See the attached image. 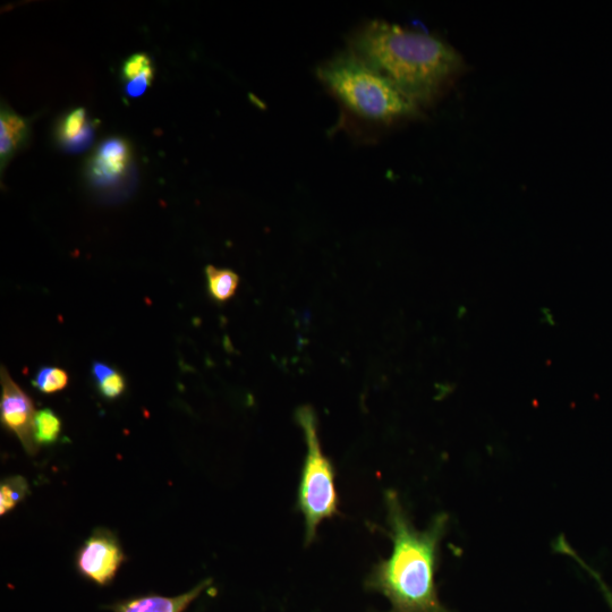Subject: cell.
I'll list each match as a JSON object with an SVG mask.
<instances>
[{
    "label": "cell",
    "instance_id": "7a4b0ae2",
    "mask_svg": "<svg viewBox=\"0 0 612 612\" xmlns=\"http://www.w3.org/2000/svg\"><path fill=\"white\" fill-rule=\"evenodd\" d=\"M387 507L393 551L374 567L369 588L384 594L395 612H448L439 601L436 586L447 516H438L428 530L419 531L408 520L395 493H388Z\"/></svg>",
    "mask_w": 612,
    "mask_h": 612
},
{
    "label": "cell",
    "instance_id": "9c48e42d",
    "mask_svg": "<svg viewBox=\"0 0 612 612\" xmlns=\"http://www.w3.org/2000/svg\"><path fill=\"white\" fill-rule=\"evenodd\" d=\"M209 581L201 583L190 592L168 598L159 595H149L119 603L114 608L115 612H183L191 603L199 597L203 590L207 589Z\"/></svg>",
    "mask_w": 612,
    "mask_h": 612
},
{
    "label": "cell",
    "instance_id": "3957f363",
    "mask_svg": "<svg viewBox=\"0 0 612 612\" xmlns=\"http://www.w3.org/2000/svg\"><path fill=\"white\" fill-rule=\"evenodd\" d=\"M317 74L348 118L369 130L384 129L422 114V109L351 49L323 62Z\"/></svg>",
    "mask_w": 612,
    "mask_h": 612
},
{
    "label": "cell",
    "instance_id": "ba28073f",
    "mask_svg": "<svg viewBox=\"0 0 612 612\" xmlns=\"http://www.w3.org/2000/svg\"><path fill=\"white\" fill-rule=\"evenodd\" d=\"M30 138V123L3 105L0 112V163L2 172L15 153L23 148Z\"/></svg>",
    "mask_w": 612,
    "mask_h": 612
},
{
    "label": "cell",
    "instance_id": "6da1fadb",
    "mask_svg": "<svg viewBox=\"0 0 612 612\" xmlns=\"http://www.w3.org/2000/svg\"><path fill=\"white\" fill-rule=\"evenodd\" d=\"M348 49L420 109L444 96L465 68L462 55L446 41L384 20L362 24Z\"/></svg>",
    "mask_w": 612,
    "mask_h": 612
},
{
    "label": "cell",
    "instance_id": "5bb4252c",
    "mask_svg": "<svg viewBox=\"0 0 612 612\" xmlns=\"http://www.w3.org/2000/svg\"><path fill=\"white\" fill-rule=\"evenodd\" d=\"M61 419L49 408L37 412L34 422V437L38 445H53L61 436Z\"/></svg>",
    "mask_w": 612,
    "mask_h": 612
},
{
    "label": "cell",
    "instance_id": "277c9868",
    "mask_svg": "<svg viewBox=\"0 0 612 612\" xmlns=\"http://www.w3.org/2000/svg\"><path fill=\"white\" fill-rule=\"evenodd\" d=\"M296 420L304 431L308 446L297 506L304 516L305 541L310 544L316 539L320 524L338 514L339 498L334 465L321 449L316 414L311 407L304 406L296 412Z\"/></svg>",
    "mask_w": 612,
    "mask_h": 612
},
{
    "label": "cell",
    "instance_id": "e0dca14e",
    "mask_svg": "<svg viewBox=\"0 0 612 612\" xmlns=\"http://www.w3.org/2000/svg\"><path fill=\"white\" fill-rule=\"evenodd\" d=\"M557 548L559 551L564 552V554L572 556L574 559H576L578 563H580L586 569V571H588L595 578V581H597L600 585V589L603 592V595H605V598L609 603V606L612 611V592L605 584V582L602 581L600 575L595 573L591 567L586 565L584 561L576 555V552L571 547H569V544L565 541V539H561L557 542Z\"/></svg>",
    "mask_w": 612,
    "mask_h": 612
},
{
    "label": "cell",
    "instance_id": "4fadbf2b",
    "mask_svg": "<svg viewBox=\"0 0 612 612\" xmlns=\"http://www.w3.org/2000/svg\"><path fill=\"white\" fill-rule=\"evenodd\" d=\"M29 493V484L22 476L4 480L0 486V515L10 513Z\"/></svg>",
    "mask_w": 612,
    "mask_h": 612
},
{
    "label": "cell",
    "instance_id": "8fae6325",
    "mask_svg": "<svg viewBox=\"0 0 612 612\" xmlns=\"http://www.w3.org/2000/svg\"><path fill=\"white\" fill-rule=\"evenodd\" d=\"M208 292L212 299L218 303H225L235 295L240 276L233 270L220 269L214 266L206 268Z\"/></svg>",
    "mask_w": 612,
    "mask_h": 612
},
{
    "label": "cell",
    "instance_id": "9a60e30c",
    "mask_svg": "<svg viewBox=\"0 0 612 612\" xmlns=\"http://www.w3.org/2000/svg\"><path fill=\"white\" fill-rule=\"evenodd\" d=\"M34 388L44 394H55L68 385V374L61 368L46 367L36 374L32 381Z\"/></svg>",
    "mask_w": 612,
    "mask_h": 612
},
{
    "label": "cell",
    "instance_id": "30bf717a",
    "mask_svg": "<svg viewBox=\"0 0 612 612\" xmlns=\"http://www.w3.org/2000/svg\"><path fill=\"white\" fill-rule=\"evenodd\" d=\"M95 136V129L89 122L84 108L73 110L59 123L57 139L67 151L79 152L88 148Z\"/></svg>",
    "mask_w": 612,
    "mask_h": 612
},
{
    "label": "cell",
    "instance_id": "52a82bcc",
    "mask_svg": "<svg viewBox=\"0 0 612 612\" xmlns=\"http://www.w3.org/2000/svg\"><path fill=\"white\" fill-rule=\"evenodd\" d=\"M131 147L123 139L112 138L100 144L89 161L93 183L109 186L122 180L131 163Z\"/></svg>",
    "mask_w": 612,
    "mask_h": 612
},
{
    "label": "cell",
    "instance_id": "8992f818",
    "mask_svg": "<svg viewBox=\"0 0 612 612\" xmlns=\"http://www.w3.org/2000/svg\"><path fill=\"white\" fill-rule=\"evenodd\" d=\"M124 559L115 534L98 529L84 542L76 557V566L84 577L99 585H107L114 580Z\"/></svg>",
    "mask_w": 612,
    "mask_h": 612
},
{
    "label": "cell",
    "instance_id": "7c38bea8",
    "mask_svg": "<svg viewBox=\"0 0 612 612\" xmlns=\"http://www.w3.org/2000/svg\"><path fill=\"white\" fill-rule=\"evenodd\" d=\"M92 376L96 380L99 393L102 397L113 401L124 394L126 381L121 372L101 362L92 365Z\"/></svg>",
    "mask_w": 612,
    "mask_h": 612
},
{
    "label": "cell",
    "instance_id": "5b68a950",
    "mask_svg": "<svg viewBox=\"0 0 612 612\" xmlns=\"http://www.w3.org/2000/svg\"><path fill=\"white\" fill-rule=\"evenodd\" d=\"M0 378H2L0 379L2 380L0 419L4 427L20 439L25 452L34 455L39 448L36 437H34L36 408L29 395L16 384L4 367Z\"/></svg>",
    "mask_w": 612,
    "mask_h": 612
},
{
    "label": "cell",
    "instance_id": "ac0fdd59",
    "mask_svg": "<svg viewBox=\"0 0 612 612\" xmlns=\"http://www.w3.org/2000/svg\"><path fill=\"white\" fill-rule=\"evenodd\" d=\"M153 78H155V70L144 73L138 78L125 82V93L127 97L139 98L146 93L150 87Z\"/></svg>",
    "mask_w": 612,
    "mask_h": 612
},
{
    "label": "cell",
    "instance_id": "2e32d148",
    "mask_svg": "<svg viewBox=\"0 0 612 612\" xmlns=\"http://www.w3.org/2000/svg\"><path fill=\"white\" fill-rule=\"evenodd\" d=\"M151 70H155V68L152 66L150 57L147 54H135L127 59L123 65V80L129 82Z\"/></svg>",
    "mask_w": 612,
    "mask_h": 612
}]
</instances>
